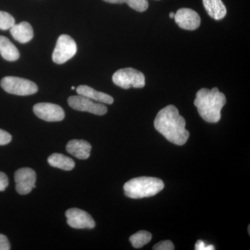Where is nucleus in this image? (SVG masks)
Returning <instances> with one entry per match:
<instances>
[{
  "instance_id": "obj_23",
  "label": "nucleus",
  "mask_w": 250,
  "mask_h": 250,
  "mask_svg": "<svg viewBox=\"0 0 250 250\" xmlns=\"http://www.w3.org/2000/svg\"><path fill=\"white\" fill-rule=\"evenodd\" d=\"M11 246L7 237L0 233V250H9Z\"/></svg>"
},
{
  "instance_id": "obj_10",
  "label": "nucleus",
  "mask_w": 250,
  "mask_h": 250,
  "mask_svg": "<svg viewBox=\"0 0 250 250\" xmlns=\"http://www.w3.org/2000/svg\"><path fill=\"white\" fill-rule=\"evenodd\" d=\"M36 116L47 122L62 121L65 118V112L60 106L52 103H39L34 106Z\"/></svg>"
},
{
  "instance_id": "obj_9",
  "label": "nucleus",
  "mask_w": 250,
  "mask_h": 250,
  "mask_svg": "<svg viewBox=\"0 0 250 250\" xmlns=\"http://www.w3.org/2000/svg\"><path fill=\"white\" fill-rule=\"evenodd\" d=\"M16 188L21 195H27L35 188L36 176L35 171L29 167H23L15 173Z\"/></svg>"
},
{
  "instance_id": "obj_25",
  "label": "nucleus",
  "mask_w": 250,
  "mask_h": 250,
  "mask_svg": "<svg viewBox=\"0 0 250 250\" xmlns=\"http://www.w3.org/2000/svg\"><path fill=\"white\" fill-rule=\"evenodd\" d=\"M195 249L196 250H215V247L206 245L204 241H198L195 244Z\"/></svg>"
},
{
  "instance_id": "obj_3",
  "label": "nucleus",
  "mask_w": 250,
  "mask_h": 250,
  "mask_svg": "<svg viewBox=\"0 0 250 250\" xmlns=\"http://www.w3.org/2000/svg\"><path fill=\"white\" fill-rule=\"evenodd\" d=\"M164 183L160 179L141 177L131 179L124 185L126 196L133 199L152 197L164 189Z\"/></svg>"
},
{
  "instance_id": "obj_7",
  "label": "nucleus",
  "mask_w": 250,
  "mask_h": 250,
  "mask_svg": "<svg viewBox=\"0 0 250 250\" xmlns=\"http://www.w3.org/2000/svg\"><path fill=\"white\" fill-rule=\"evenodd\" d=\"M69 106L77 111L88 112L98 116H103L108 111V108L103 103H94L93 100L82 96L74 95L67 100Z\"/></svg>"
},
{
  "instance_id": "obj_6",
  "label": "nucleus",
  "mask_w": 250,
  "mask_h": 250,
  "mask_svg": "<svg viewBox=\"0 0 250 250\" xmlns=\"http://www.w3.org/2000/svg\"><path fill=\"white\" fill-rule=\"evenodd\" d=\"M76 42L70 36L62 34L59 36L52 54V60L57 64L65 63L77 53Z\"/></svg>"
},
{
  "instance_id": "obj_27",
  "label": "nucleus",
  "mask_w": 250,
  "mask_h": 250,
  "mask_svg": "<svg viewBox=\"0 0 250 250\" xmlns=\"http://www.w3.org/2000/svg\"><path fill=\"white\" fill-rule=\"evenodd\" d=\"M71 88H72V90L75 89V86H72Z\"/></svg>"
},
{
  "instance_id": "obj_18",
  "label": "nucleus",
  "mask_w": 250,
  "mask_h": 250,
  "mask_svg": "<svg viewBox=\"0 0 250 250\" xmlns=\"http://www.w3.org/2000/svg\"><path fill=\"white\" fill-rule=\"evenodd\" d=\"M111 4H123L126 3L131 9L139 12H143L148 9L149 4L147 0H104Z\"/></svg>"
},
{
  "instance_id": "obj_8",
  "label": "nucleus",
  "mask_w": 250,
  "mask_h": 250,
  "mask_svg": "<svg viewBox=\"0 0 250 250\" xmlns=\"http://www.w3.org/2000/svg\"><path fill=\"white\" fill-rule=\"evenodd\" d=\"M67 223L69 226L74 229H93L95 223L89 213L80 208H70L65 212Z\"/></svg>"
},
{
  "instance_id": "obj_13",
  "label": "nucleus",
  "mask_w": 250,
  "mask_h": 250,
  "mask_svg": "<svg viewBox=\"0 0 250 250\" xmlns=\"http://www.w3.org/2000/svg\"><path fill=\"white\" fill-rule=\"evenodd\" d=\"M11 36L15 40L21 43H27L34 37V30L31 24L27 22H22L15 24L10 29Z\"/></svg>"
},
{
  "instance_id": "obj_26",
  "label": "nucleus",
  "mask_w": 250,
  "mask_h": 250,
  "mask_svg": "<svg viewBox=\"0 0 250 250\" xmlns=\"http://www.w3.org/2000/svg\"><path fill=\"white\" fill-rule=\"evenodd\" d=\"M174 16H175V14H174V13H173V12L170 13V18H174Z\"/></svg>"
},
{
  "instance_id": "obj_17",
  "label": "nucleus",
  "mask_w": 250,
  "mask_h": 250,
  "mask_svg": "<svg viewBox=\"0 0 250 250\" xmlns=\"http://www.w3.org/2000/svg\"><path fill=\"white\" fill-rule=\"evenodd\" d=\"M47 162L52 167H57L61 170L70 171L75 167V161L71 158L59 153H54L49 156Z\"/></svg>"
},
{
  "instance_id": "obj_16",
  "label": "nucleus",
  "mask_w": 250,
  "mask_h": 250,
  "mask_svg": "<svg viewBox=\"0 0 250 250\" xmlns=\"http://www.w3.org/2000/svg\"><path fill=\"white\" fill-rule=\"evenodd\" d=\"M0 54L8 62H16L20 57L19 51L16 46L2 36H0Z\"/></svg>"
},
{
  "instance_id": "obj_24",
  "label": "nucleus",
  "mask_w": 250,
  "mask_h": 250,
  "mask_svg": "<svg viewBox=\"0 0 250 250\" xmlns=\"http://www.w3.org/2000/svg\"><path fill=\"white\" fill-rule=\"evenodd\" d=\"M9 185V179L4 172H0V191H4Z\"/></svg>"
},
{
  "instance_id": "obj_22",
  "label": "nucleus",
  "mask_w": 250,
  "mask_h": 250,
  "mask_svg": "<svg viewBox=\"0 0 250 250\" xmlns=\"http://www.w3.org/2000/svg\"><path fill=\"white\" fill-rule=\"evenodd\" d=\"M12 140V136L4 130L0 129V146L9 144Z\"/></svg>"
},
{
  "instance_id": "obj_20",
  "label": "nucleus",
  "mask_w": 250,
  "mask_h": 250,
  "mask_svg": "<svg viewBox=\"0 0 250 250\" xmlns=\"http://www.w3.org/2000/svg\"><path fill=\"white\" fill-rule=\"evenodd\" d=\"M15 24V19L11 15L0 11V29L8 30Z\"/></svg>"
},
{
  "instance_id": "obj_21",
  "label": "nucleus",
  "mask_w": 250,
  "mask_h": 250,
  "mask_svg": "<svg viewBox=\"0 0 250 250\" xmlns=\"http://www.w3.org/2000/svg\"><path fill=\"white\" fill-rule=\"evenodd\" d=\"M154 250H173L174 246L173 243L170 241H161L153 247Z\"/></svg>"
},
{
  "instance_id": "obj_15",
  "label": "nucleus",
  "mask_w": 250,
  "mask_h": 250,
  "mask_svg": "<svg viewBox=\"0 0 250 250\" xmlns=\"http://www.w3.org/2000/svg\"><path fill=\"white\" fill-rule=\"evenodd\" d=\"M206 11L210 17L220 21L227 15V9L222 0H203Z\"/></svg>"
},
{
  "instance_id": "obj_12",
  "label": "nucleus",
  "mask_w": 250,
  "mask_h": 250,
  "mask_svg": "<svg viewBox=\"0 0 250 250\" xmlns=\"http://www.w3.org/2000/svg\"><path fill=\"white\" fill-rule=\"evenodd\" d=\"M91 146L83 140H72L67 143V152L79 159H87L89 158Z\"/></svg>"
},
{
  "instance_id": "obj_19",
  "label": "nucleus",
  "mask_w": 250,
  "mask_h": 250,
  "mask_svg": "<svg viewBox=\"0 0 250 250\" xmlns=\"http://www.w3.org/2000/svg\"><path fill=\"white\" fill-rule=\"evenodd\" d=\"M152 238V234L148 231H139L130 237L129 240L134 248H141L149 243Z\"/></svg>"
},
{
  "instance_id": "obj_5",
  "label": "nucleus",
  "mask_w": 250,
  "mask_h": 250,
  "mask_svg": "<svg viewBox=\"0 0 250 250\" xmlns=\"http://www.w3.org/2000/svg\"><path fill=\"white\" fill-rule=\"evenodd\" d=\"M0 83L5 91L13 95L27 96L34 95L38 92V86L35 83L20 77H4Z\"/></svg>"
},
{
  "instance_id": "obj_1",
  "label": "nucleus",
  "mask_w": 250,
  "mask_h": 250,
  "mask_svg": "<svg viewBox=\"0 0 250 250\" xmlns=\"http://www.w3.org/2000/svg\"><path fill=\"white\" fill-rule=\"evenodd\" d=\"M154 125L155 129L167 141L177 146H183L190 136L186 129L185 119L173 105L162 108L157 113Z\"/></svg>"
},
{
  "instance_id": "obj_14",
  "label": "nucleus",
  "mask_w": 250,
  "mask_h": 250,
  "mask_svg": "<svg viewBox=\"0 0 250 250\" xmlns=\"http://www.w3.org/2000/svg\"><path fill=\"white\" fill-rule=\"evenodd\" d=\"M77 93H78V95L86 97L90 100H95V101L98 102L100 103L111 104L114 102V100L111 95L103 93V92H99L98 90L93 89L91 87L88 86V85H81L77 87Z\"/></svg>"
},
{
  "instance_id": "obj_2",
  "label": "nucleus",
  "mask_w": 250,
  "mask_h": 250,
  "mask_svg": "<svg viewBox=\"0 0 250 250\" xmlns=\"http://www.w3.org/2000/svg\"><path fill=\"white\" fill-rule=\"evenodd\" d=\"M226 103V97L218 88H202L196 94L194 104L202 119L216 123L221 118V110Z\"/></svg>"
},
{
  "instance_id": "obj_4",
  "label": "nucleus",
  "mask_w": 250,
  "mask_h": 250,
  "mask_svg": "<svg viewBox=\"0 0 250 250\" xmlns=\"http://www.w3.org/2000/svg\"><path fill=\"white\" fill-rule=\"evenodd\" d=\"M113 83L124 89L130 88H141L146 85V77L142 72L132 68L121 69L113 74L112 77Z\"/></svg>"
},
{
  "instance_id": "obj_11",
  "label": "nucleus",
  "mask_w": 250,
  "mask_h": 250,
  "mask_svg": "<svg viewBox=\"0 0 250 250\" xmlns=\"http://www.w3.org/2000/svg\"><path fill=\"white\" fill-rule=\"evenodd\" d=\"M174 18L179 27L185 30H195L201 24L200 15L194 10L188 8L179 9Z\"/></svg>"
}]
</instances>
